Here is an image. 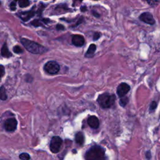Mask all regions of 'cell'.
<instances>
[{
    "mask_svg": "<svg viewBox=\"0 0 160 160\" xmlns=\"http://www.w3.org/2000/svg\"><path fill=\"white\" fill-rule=\"evenodd\" d=\"M20 41H21V44L25 49L28 50L29 52L33 53V54H43V53L48 51V49L46 47H45L44 46L27 38H21L20 39Z\"/></svg>",
    "mask_w": 160,
    "mask_h": 160,
    "instance_id": "obj_1",
    "label": "cell"
},
{
    "mask_svg": "<svg viewBox=\"0 0 160 160\" xmlns=\"http://www.w3.org/2000/svg\"><path fill=\"white\" fill-rule=\"evenodd\" d=\"M105 158V149L98 145L89 148L85 155L86 160H106Z\"/></svg>",
    "mask_w": 160,
    "mask_h": 160,
    "instance_id": "obj_2",
    "label": "cell"
},
{
    "mask_svg": "<svg viewBox=\"0 0 160 160\" xmlns=\"http://www.w3.org/2000/svg\"><path fill=\"white\" fill-rule=\"evenodd\" d=\"M116 96L108 93H103L98 96V102L102 108H109L114 105Z\"/></svg>",
    "mask_w": 160,
    "mask_h": 160,
    "instance_id": "obj_3",
    "label": "cell"
},
{
    "mask_svg": "<svg viewBox=\"0 0 160 160\" xmlns=\"http://www.w3.org/2000/svg\"><path fill=\"white\" fill-rule=\"evenodd\" d=\"M45 71L50 75H55L58 73L60 69L58 63L55 61H49L44 66Z\"/></svg>",
    "mask_w": 160,
    "mask_h": 160,
    "instance_id": "obj_4",
    "label": "cell"
},
{
    "mask_svg": "<svg viewBox=\"0 0 160 160\" xmlns=\"http://www.w3.org/2000/svg\"><path fill=\"white\" fill-rule=\"evenodd\" d=\"M63 143L62 139L59 136H53L50 143L49 148L53 153H57L59 151Z\"/></svg>",
    "mask_w": 160,
    "mask_h": 160,
    "instance_id": "obj_5",
    "label": "cell"
},
{
    "mask_svg": "<svg viewBox=\"0 0 160 160\" xmlns=\"http://www.w3.org/2000/svg\"><path fill=\"white\" fill-rule=\"evenodd\" d=\"M36 6H34L31 10H29L27 11L20 12L18 13L17 15L19 18H21L23 21H28L29 19L34 17L36 14V11L35 9Z\"/></svg>",
    "mask_w": 160,
    "mask_h": 160,
    "instance_id": "obj_6",
    "label": "cell"
},
{
    "mask_svg": "<svg viewBox=\"0 0 160 160\" xmlns=\"http://www.w3.org/2000/svg\"><path fill=\"white\" fill-rule=\"evenodd\" d=\"M139 20L149 25H154L156 23L153 15L149 12H144L139 16Z\"/></svg>",
    "mask_w": 160,
    "mask_h": 160,
    "instance_id": "obj_7",
    "label": "cell"
},
{
    "mask_svg": "<svg viewBox=\"0 0 160 160\" xmlns=\"http://www.w3.org/2000/svg\"><path fill=\"white\" fill-rule=\"evenodd\" d=\"M18 121L15 118H11L6 120L4 127L7 131L13 132L17 128Z\"/></svg>",
    "mask_w": 160,
    "mask_h": 160,
    "instance_id": "obj_8",
    "label": "cell"
},
{
    "mask_svg": "<svg viewBox=\"0 0 160 160\" xmlns=\"http://www.w3.org/2000/svg\"><path fill=\"white\" fill-rule=\"evenodd\" d=\"M71 42L73 45L77 47H81L85 43L84 36L81 35H74L72 36Z\"/></svg>",
    "mask_w": 160,
    "mask_h": 160,
    "instance_id": "obj_9",
    "label": "cell"
},
{
    "mask_svg": "<svg viewBox=\"0 0 160 160\" xmlns=\"http://www.w3.org/2000/svg\"><path fill=\"white\" fill-rule=\"evenodd\" d=\"M130 90V86L126 83H122L120 84L117 88V94L119 97L121 98L125 96Z\"/></svg>",
    "mask_w": 160,
    "mask_h": 160,
    "instance_id": "obj_10",
    "label": "cell"
},
{
    "mask_svg": "<svg viewBox=\"0 0 160 160\" xmlns=\"http://www.w3.org/2000/svg\"><path fill=\"white\" fill-rule=\"evenodd\" d=\"M51 22V19H49V18H39L33 20L30 23V24L35 26V27H40V26L45 27V25H47Z\"/></svg>",
    "mask_w": 160,
    "mask_h": 160,
    "instance_id": "obj_11",
    "label": "cell"
},
{
    "mask_svg": "<svg viewBox=\"0 0 160 160\" xmlns=\"http://www.w3.org/2000/svg\"><path fill=\"white\" fill-rule=\"evenodd\" d=\"M88 123L90 127L93 129H97L99 125V119L95 116H89L88 119Z\"/></svg>",
    "mask_w": 160,
    "mask_h": 160,
    "instance_id": "obj_12",
    "label": "cell"
},
{
    "mask_svg": "<svg viewBox=\"0 0 160 160\" xmlns=\"http://www.w3.org/2000/svg\"><path fill=\"white\" fill-rule=\"evenodd\" d=\"M96 50V45L95 44H91L90 45L89 48L87 50V51L85 53V56L86 58H92L94 56L95 51Z\"/></svg>",
    "mask_w": 160,
    "mask_h": 160,
    "instance_id": "obj_13",
    "label": "cell"
},
{
    "mask_svg": "<svg viewBox=\"0 0 160 160\" xmlns=\"http://www.w3.org/2000/svg\"><path fill=\"white\" fill-rule=\"evenodd\" d=\"M1 55L5 58H9L12 56L11 53L9 51L7 45H6V43L3 45L1 48Z\"/></svg>",
    "mask_w": 160,
    "mask_h": 160,
    "instance_id": "obj_14",
    "label": "cell"
},
{
    "mask_svg": "<svg viewBox=\"0 0 160 160\" xmlns=\"http://www.w3.org/2000/svg\"><path fill=\"white\" fill-rule=\"evenodd\" d=\"M75 140L76 142L78 145L81 146L83 145L85 141V137L84 135L83 134L82 132H78L75 136Z\"/></svg>",
    "mask_w": 160,
    "mask_h": 160,
    "instance_id": "obj_15",
    "label": "cell"
},
{
    "mask_svg": "<svg viewBox=\"0 0 160 160\" xmlns=\"http://www.w3.org/2000/svg\"><path fill=\"white\" fill-rule=\"evenodd\" d=\"M8 98L7 94L6 93V89L4 86H1L0 87V99L3 101H6Z\"/></svg>",
    "mask_w": 160,
    "mask_h": 160,
    "instance_id": "obj_16",
    "label": "cell"
},
{
    "mask_svg": "<svg viewBox=\"0 0 160 160\" xmlns=\"http://www.w3.org/2000/svg\"><path fill=\"white\" fill-rule=\"evenodd\" d=\"M19 7L26 8L29 6L30 1L29 0H17Z\"/></svg>",
    "mask_w": 160,
    "mask_h": 160,
    "instance_id": "obj_17",
    "label": "cell"
},
{
    "mask_svg": "<svg viewBox=\"0 0 160 160\" xmlns=\"http://www.w3.org/2000/svg\"><path fill=\"white\" fill-rule=\"evenodd\" d=\"M129 101V99L126 96H123L119 100V105H121L122 107H125V106L128 104Z\"/></svg>",
    "mask_w": 160,
    "mask_h": 160,
    "instance_id": "obj_18",
    "label": "cell"
},
{
    "mask_svg": "<svg viewBox=\"0 0 160 160\" xmlns=\"http://www.w3.org/2000/svg\"><path fill=\"white\" fill-rule=\"evenodd\" d=\"M19 158L21 160H29L30 156L28 153H23L21 154H20V155L19 156Z\"/></svg>",
    "mask_w": 160,
    "mask_h": 160,
    "instance_id": "obj_19",
    "label": "cell"
},
{
    "mask_svg": "<svg viewBox=\"0 0 160 160\" xmlns=\"http://www.w3.org/2000/svg\"><path fill=\"white\" fill-rule=\"evenodd\" d=\"M13 51H14V53H15L16 54H21V53L23 52V50L20 46L17 45L15 46L14 47H13Z\"/></svg>",
    "mask_w": 160,
    "mask_h": 160,
    "instance_id": "obj_20",
    "label": "cell"
},
{
    "mask_svg": "<svg viewBox=\"0 0 160 160\" xmlns=\"http://www.w3.org/2000/svg\"><path fill=\"white\" fill-rule=\"evenodd\" d=\"M150 6H154L158 5L159 3V0H145Z\"/></svg>",
    "mask_w": 160,
    "mask_h": 160,
    "instance_id": "obj_21",
    "label": "cell"
},
{
    "mask_svg": "<svg viewBox=\"0 0 160 160\" xmlns=\"http://www.w3.org/2000/svg\"><path fill=\"white\" fill-rule=\"evenodd\" d=\"M101 36V33L100 32H95L94 33V35H93V41H97L98 39L100 38V37Z\"/></svg>",
    "mask_w": 160,
    "mask_h": 160,
    "instance_id": "obj_22",
    "label": "cell"
},
{
    "mask_svg": "<svg viewBox=\"0 0 160 160\" xmlns=\"http://www.w3.org/2000/svg\"><path fill=\"white\" fill-rule=\"evenodd\" d=\"M83 21H84V18H83V16H81V17H80L78 19V21L77 22H76V24H75L74 25H73L72 27L73 28H75V27H77L78 26L80 25V24H81L82 23H83Z\"/></svg>",
    "mask_w": 160,
    "mask_h": 160,
    "instance_id": "obj_23",
    "label": "cell"
},
{
    "mask_svg": "<svg viewBox=\"0 0 160 160\" xmlns=\"http://www.w3.org/2000/svg\"><path fill=\"white\" fill-rule=\"evenodd\" d=\"M16 1H17V0H15V1H13V2L11 3V4H10V9H11V11H15L16 9Z\"/></svg>",
    "mask_w": 160,
    "mask_h": 160,
    "instance_id": "obj_24",
    "label": "cell"
},
{
    "mask_svg": "<svg viewBox=\"0 0 160 160\" xmlns=\"http://www.w3.org/2000/svg\"><path fill=\"white\" fill-rule=\"evenodd\" d=\"M156 107H157V103H156V101H153L151 103V105H150V108H149V111L152 112L154 111V110L156 108Z\"/></svg>",
    "mask_w": 160,
    "mask_h": 160,
    "instance_id": "obj_25",
    "label": "cell"
},
{
    "mask_svg": "<svg viewBox=\"0 0 160 160\" xmlns=\"http://www.w3.org/2000/svg\"><path fill=\"white\" fill-rule=\"evenodd\" d=\"M5 73V67L3 65H0V79L3 77V76H4Z\"/></svg>",
    "mask_w": 160,
    "mask_h": 160,
    "instance_id": "obj_26",
    "label": "cell"
},
{
    "mask_svg": "<svg viewBox=\"0 0 160 160\" xmlns=\"http://www.w3.org/2000/svg\"><path fill=\"white\" fill-rule=\"evenodd\" d=\"M56 29L58 30V31H64L65 29V27L63 25L61 24H58L56 26Z\"/></svg>",
    "mask_w": 160,
    "mask_h": 160,
    "instance_id": "obj_27",
    "label": "cell"
},
{
    "mask_svg": "<svg viewBox=\"0 0 160 160\" xmlns=\"http://www.w3.org/2000/svg\"><path fill=\"white\" fill-rule=\"evenodd\" d=\"M92 15L95 16V18H99L100 17V15L99 14V13L97 12V11H95V10H93L92 11Z\"/></svg>",
    "mask_w": 160,
    "mask_h": 160,
    "instance_id": "obj_28",
    "label": "cell"
},
{
    "mask_svg": "<svg viewBox=\"0 0 160 160\" xmlns=\"http://www.w3.org/2000/svg\"><path fill=\"white\" fill-rule=\"evenodd\" d=\"M80 10H81V12H85L87 11V7L86 6H82L80 8Z\"/></svg>",
    "mask_w": 160,
    "mask_h": 160,
    "instance_id": "obj_29",
    "label": "cell"
},
{
    "mask_svg": "<svg viewBox=\"0 0 160 160\" xmlns=\"http://www.w3.org/2000/svg\"><path fill=\"white\" fill-rule=\"evenodd\" d=\"M146 158H147L148 159L149 158H151V153H149V151H148L147 153H146Z\"/></svg>",
    "mask_w": 160,
    "mask_h": 160,
    "instance_id": "obj_30",
    "label": "cell"
},
{
    "mask_svg": "<svg viewBox=\"0 0 160 160\" xmlns=\"http://www.w3.org/2000/svg\"><path fill=\"white\" fill-rule=\"evenodd\" d=\"M95 1H98V0H95Z\"/></svg>",
    "mask_w": 160,
    "mask_h": 160,
    "instance_id": "obj_31",
    "label": "cell"
},
{
    "mask_svg": "<svg viewBox=\"0 0 160 160\" xmlns=\"http://www.w3.org/2000/svg\"><path fill=\"white\" fill-rule=\"evenodd\" d=\"M79 1H80V0H79ZM81 1H82V0H81Z\"/></svg>",
    "mask_w": 160,
    "mask_h": 160,
    "instance_id": "obj_32",
    "label": "cell"
}]
</instances>
